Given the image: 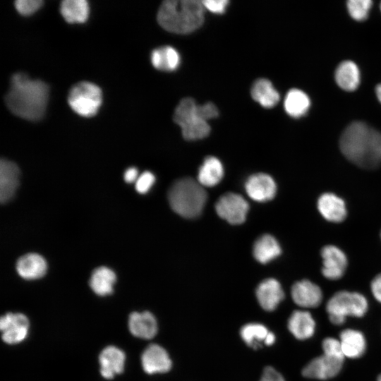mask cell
<instances>
[{"instance_id": "cell-1", "label": "cell", "mask_w": 381, "mask_h": 381, "mask_svg": "<svg viewBox=\"0 0 381 381\" xmlns=\"http://www.w3.org/2000/svg\"><path fill=\"white\" fill-rule=\"evenodd\" d=\"M49 98L48 85L40 80L30 78L23 73H15L5 96V102L15 115L30 121L41 119Z\"/></svg>"}, {"instance_id": "cell-2", "label": "cell", "mask_w": 381, "mask_h": 381, "mask_svg": "<svg viewBox=\"0 0 381 381\" xmlns=\"http://www.w3.org/2000/svg\"><path fill=\"white\" fill-rule=\"evenodd\" d=\"M340 150L351 162L364 169H374L381 164V133L365 123L349 125L339 140Z\"/></svg>"}, {"instance_id": "cell-3", "label": "cell", "mask_w": 381, "mask_h": 381, "mask_svg": "<svg viewBox=\"0 0 381 381\" xmlns=\"http://www.w3.org/2000/svg\"><path fill=\"white\" fill-rule=\"evenodd\" d=\"M205 9L202 1L167 0L159 8L157 20L169 32L189 33L202 24Z\"/></svg>"}, {"instance_id": "cell-4", "label": "cell", "mask_w": 381, "mask_h": 381, "mask_svg": "<svg viewBox=\"0 0 381 381\" xmlns=\"http://www.w3.org/2000/svg\"><path fill=\"white\" fill-rule=\"evenodd\" d=\"M172 210L185 218L199 216L205 205L207 193L203 186L190 177L176 180L168 192Z\"/></svg>"}, {"instance_id": "cell-5", "label": "cell", "mask_w": 381, "mask_h": 381, "mask_svg": "<svg viewBox=\"0 0 381 381\" xmlns=\"http://www.w3.org/2000/svg\"><path fill=\"white\" fill-rule=\"evenodd\" d=\"M368 309V302L361 294L349 291L336 292L327 302L329 320L334 325H341L349 316L361 318Z\"/></svg>"}, {"instance_id": "cell-6", "label": "cell", "mask_w": 381, "mask_h": 381, "mask_svg": "<svg viewBox=\"0 0 381 381\" xmlns=\"http://www.w3.org/2000/svg\"><path fill=\"white\" fill-rule=\"evenodd\" d=\"M197 106L193 99L186 97L180 101L174 111V121L181 128L186 140L203 138L210 131L207 121L198 116Z\"/></svg>"}, {"instance_id": "cell-7", "label": "cell", "mask_w": 381, "mask_h": 381, "mask_svg": "<svg viewBox=\"0 0 381 381\" xmlns=\"http://www.w3.org/2000/svg\"><path fill=\"white\" fill-rule=\"evenodd\" d=\"M102 101L100 88L87 81H82L73 85L68 96V102L71 109L78 114L85 117L96 114Z\"/></svg>"}, {"instance_id": "cell-8", "label": "cell", "mask_w": 381, "mask_h": 381, "mask_svg": "<svg viewBox=\"0 0 381 381\" xmlns=\"http://www.w3.org/2000/svg\"><path fill=\"white\" fill-rule=\"evenodd\" d=\"M215 210L217 214L229 223L239 224L246 220L249 205L241 195L227 193L218 199Z\"/></svg>"}, {"instance_id": "cell-9", "label": "cell", "mask_w": 381, "mask_h": 381, "mask_svg": "<svg viewBox=\"0 0 381 381\" xmlns=\"http://www.w3.org/2000/svg\"><path fill=\"white\" fill-rule=\"evenodd\" d=\"M344 361L322 354L310 361L303 368L302 375L309 379L326 380L337 376Z\"/></svg>"}, {"instance_id": "cell-10", "label": "cell", "mask_w": 381, "mask_h": 381, "mask_svg": "<svg viewBox=\"0 0 381 381\" xmlns=\"http://www.w3.org/2000/svg\"><path fill=\"white\" fill-rule=\"evenodd\" d=\"M0 329L5 343L16 344L23 341L27 337L29 320L22 313H8L1 316Z\"/></svg>"}, {"instance_id": "cell-11", "label": "cell", "mask_w": 381, "mask_h": 381, "mask_svg": "<svg viewBox=\"0 0 381 381\" xmlns=\"http://www.w3.org/2000/svg\"><path fill=\"white\" fill-rule=\"evenodd\" d=\"M291 296L293 301L304 310L318 307L323 298L320 287L308 279L295 282L291 289Z\"/></svg>"}, {"instance_id": "cell-12", "label": "cell", "mask_w": 381, "mask_h": 381, "mask_svg": "<svg viewBox=\"0 0 381 381\" xmlns=\"http://www.w3.org/2000/svg\"><path fill=\"white\" fill-rule=\"evenodd\" d=\"M322 258V273L329 280H337L344 274L347 267L345 253L337 246L328 245L321 250Z\"/></svg>"}, {"instance_id": "cell-13", "label": "cell", "mask_w": 381, "mask_h": 381, "mask_svg": "<svg viewBox=\"0 0 381 381\" xmlns=\"http://www.w3.org/2000/svg\"><path fill=\"white\" fill-rule=\"evenodd\" d=\"M141 363L144 371L150 375L167 373L172 367L168 352L157 344H152L144 350Z\"/></svg>"}, {"instance_id": "cell-14", "label": "cell", "mask_w": 381, "mask_h": 381, "mask_svg": "<svg viewBox=\"0 0 381 381\" xmlns=\"http://www.w3.org/2000/svg\"><path fill=\"white\" fill-rule=\"evenodd\" d=\"M245 188L248 195L258 202L272 200L277 192V186L273 179L262 173L250 176L246 182Z\"/></svg>"}, {"instance_id": "cell-15", "label": "cell", "mask_w": 381, "mask_h": 381, "mask_svg": "<svg viewBox=\"0 0 381 381\" xmlns=\"http://www.w3.org/2000/svg\"><path fill=\"white\" fill-rule=\"evenodd\" d=\"M257 300L266 311H274L284 298V291L275 279L268 278L261 282L256 288Z\"/></svg>"}, {"instance_id": "cell-16", "label": "cell", "mask_w": 381, "mask_h": 381, "mask_svg": "<svg viewBox=\"0 0 381 381\" xmlns=\"http://www.w3.org/2000/svg\"><path fill=\"white\" fill-rule=\"evenodd\" d=\"M20 169L16 164L7 159L0 162V201H10L19 186Z\"/></svg>"}, {"instance_id": "cell-17", "label": "cell", "mask_w": 381, "mask_h": 381, "mask_svg": "<svg viewBox=\"0 0 381 381\" xmlns=\"http://www.w3.org/2000/svg\"><path fill=\"white\" fill-rule=\"evenodd\" d=\"M287 327L298 340L311 338L315 332L316 323L312 314L307 310H296L290 315Z\"/></svg>"}, {"instance_id": "cell-18", "label": "cell", "mask_w": 381, "mask_h": 381, "mask_svg": "<svg viewBox=\"0 0 381 381\" xmlns=\"http://www.w3.org/2000/svg\"><path fill=\"white\" fill-rule=\"evenodd\" d=\"M128 327L133 336L144 339H152L158 330L157 320L149 311L132 313L129 316Z\"/></svg>"}, {"instance_id": "cell-19", "label": "cell", "mask_w": 381, "mask_h": 381, "mask_svg": "<svg viewBox=\"0 0 381 381\" xmlns=\"http://www.w3.org/2000/svg\"><path fill=\"white\" fill-rule=\"evenodd\" d=\"M126 356L123 351L114 346L104 349L99 356L100 373L106 379L113 378L123 371Z\"/></svg>"}, {"instance_id": "cell-20", "label": "cell", "mask_w": 381, "mask_h": 381, "mask_svg": "<svg viewBox=\"0 0 381 381\" xmlns=\"http://www.w3.org/2000/svg\"><path fill=\"white\" fill-rule=\"evenodd\" d=\"M47 264L45 259L37 253H27L17 261L16 270L23 279L33 280L42 277L47 272Z\"/></svg>"}, {"instance_id": "cell-21", "label": "cell", "mask_w": 381, "mask_h": 381, "mask_svg": "<svg viewBox=\"0 0 381 381\" xmlns=\"http://www.w3.org/2000/svg\"><path fill=\"white\" fill-rule=\"evenodd\" d=\"M318 209L325 219L332 222H342L347 214L344 201L331 193H325L320 196Z\"/></svg>"}, {"instance_id": "cell-22", "label": "cell", "mask_w": 381, "mask_h": 381, "mask_svg": "<svg viewBox=\"0 0 381 381\" xmlns=\"http://www.w3.org/2000/svg\"><path fill=\"white\" fill-rule=\"evenodd\" d=\"M339 341L345 358L355 359L365 352L367 342L364 334L354 329H345L340 332Z\"/></svg>"}, {"instance_id": "cell-23", "label": "cell", "mask_w": 381, "mask_h": 381, "mask_svg": "<svg viewBox=\"0 0 381 381\" xmlns=\"http://www.w3.org/2000/svg\"><path fill=\"white\" fill-rule=\"evenodd\" d=\"M116 279V276L112 270L101 266L92 272L90 286L96 294L102 296H107L113 292Z\"/></svg>"}, {"instance_id": "cell-24", "label": "cell", "mask_w": 381, "mask_h": 381, "mask_svg": "<svg viewBox=\"0 0 381 381\" xmlns=\"http://www.w3.org/2000/svg\"><path fill=\"white\" fill-rule=\"evenodd\" d=\"M335 80L341 89L355 90L360 83V72L356 64L351 61L341 62L336 69Z\"/></svg>"}, {"instance_id": "cell-25", "label": "cell", "mask_w": 381, "mask_h": 381, "mask_svg": "<svg viewBox=\"0 0 381 381\" xmlns=\"http://www.w3.org/2000/svg\"><path fill=\"white\" fill-rule=\"evenodd\" d=\"M280 253L281 247L278 241L270 234L262 235L254 243L253 256L260 263H267Z\"/></svg>"}, {"instance_id": "cell-26", "label": "cell", "mask_w": 381, "mask_h": 381, "mask_svg": "<svg viewBox=\"0 0 381 381\" xmlns=\"http://www.w3.org/2000/svg\"><path fill=\"white\" fill-rule=\"evenodd\" d=\"M251 96L254 100L265 108L275 106L279 100V95L272 83L265 78L257 80L252 86Z\"/></svg>"}, {"instance_id": "cell-27", "label": "cell", "mask_w": 381, "mask_h": 381, "mask_svg": "<svg viewBox=\"0 0 381 381\" xmlns=\"http://www.w3.org/2000/svg\"><path fill=\"white\" fill-rule=\"evenodd\" d=\"M223 175L221 162L214 157H208L199 169L198 181L202 186L212 187L221 181Z\"/></svg>"}, {"instance_id": "cell-28", "label": "cell", "mask_w": 381, "mask_h": 381, "mask_svg": "<svg viewBox=\"0 0 381 381\" xmlns=\"http://www.w3.org/2000/svg\"><path fill=\"white\" fill-rule=\"evenodd\" d=\"M152 66L161 71H174L180 64V56L177 51L165 46L154 49L151 54Z\"/></svg>"}, {"instance_id": "cell-29", "label": "cell", "mask_w": 381, "mask_h": 381, "mask_svg": "<svg viewBox=\"0 0 381 381\" xmlns=\"http://www.w3.org/2000/svg\"><path fill=\"white\" fill-rule=\"evenodd\" d=\"M60 11L68 23H83L89 15V5L85 0H64L61 4Z\"/></svg>"}, {"instance_id": "cell-30", "label": "cell", "mask_w": 381, "mask_h": 381, "mask_svg": "<svg viewBox=\"0 0 381 381\" xmlns=\"http://www.w3.org/2000/svg\"><path fill=\"white\" fill-rule=\"evenodd\" d=\"M310 104L308 95L298 89L289 90L284 99V109L286 113L296 118L304 115L308 110Z\"/></svg>"}, {"instance_id": "cell-31", "label": "cell", "mask_w": 381, "mask_h": 381, "mask_svg": "<svg viewBox=\"0 0 381 381\" xmlns=\"http://www.w3.org/2000/svg\"><path fill=\"white\" fill-rule=\"evenodd\" d=\"M270 332L263 325L260 323H248L240 330L242 340L250 347L257 349L265 345Z\"/></svg>"}, {"instance_id": "cell-32", "label": "cell", "mask_w": 381, "mask_h": 381, "mask_svg": "<svg viewBox=\"0 0 381 381\" xmlns=\"http://www.w3.org/2000/svg\"><path fill=\"white\" fill-rule=\"evenodd\" d=\"M371 5L370 0H349L347 2V8L353 19L363 20L367 18Z\"/></svg>"}, {"instance_id": "cell-33", "label": "cell", "mask_w": 381, "mask_h": 381, "mask_svg": "<svg viewBox=\"0 0 381 381\" xmlns=\"http://www.w3.org/2000/svg\"><path fill=\"white\" fill-rule=\"evenodd\" d=\"M322 349L323 354L344 361L345 357L339 339L330 337L325 338L322 342Z\"/></svg>"}, {"instance_id": "cell-34", "label": "cell", "mask_w": 381, "mask_h": 381, "mask_svg": "<svg viewBox=\"0 0 381 381\" xmlns=\"http://www.w3.org/2000/svg\"><path fill=\"white\" fill-rule=\"evenodd\" d=\"M42 4L41 0H18L15 2V7L20 14L28 16L37 11Z\"/></svg>"}, {"instance_id": "cell-35", "label": "cell", "mask_w": 381, "mask_h": 381, "mask_svg": "<svg viewBox=\"0 0 381 381\" xmlns=\"http://www.w3.org/2000/svg\"><path fill=\"white\" fill-rule=\"evenodd\" d=\"M155 181V177L150 171H144L135 181V189L141 194L146 193L151 188Z\"/></svg>"}, {"instance_id": "cell-36", "label": "cell", "mask_w": 381, "mask_h": 381, "mask_svg": "<svg viewBox=\"0 0 381 381\" xmlns=\"http://www.w3.org/2000/svg\"><path fill=\"white\" fill-rule=\"evenodd\" d=\"M197 114L200 118L207 121L217 117L219 112L217 107L213 103L207 102L197 106Z\"/></svg>"}, {"instance_id": "cell-37", "label": "cell", "mask_w": 381, "mask_h": 381, "mask_svg": "<svg viewBox=\"0 0 381 381\" xmlns=\"http://www.w3.org/2000/svg\"><path fill=\"white\" fill-rule=\"evenodd\" d=\"M205 8L215 13H222L225 11L228 1L226 0H205L202 1Z\"/></svg>"}, {"instance_id": "cell-38", "label": "cell", "mask_w": 381, "mask_h": 381, "mask_svg": "<svg viewBox=\"0 0 381 381\" xmlns=\"http://www.w3.org/2000/svg\"><path fill=\"white\" fill-rule=\"evenodd\" d=\"M260 381H286L283 375L272 366L264 368Z\"/></svg>"}, {"instance_id": "cell-39", "label": "cell", "mask_w": 381, "mask_h": 381, "mask_svg": "<svg viewBox=\"0 0 381 381\" xmlns=\"http://www.w3.org/2000/svg\"><path fill=\"white\" fill-rule=\"evenodd\" d=\"M370 289L375 299L381 303V274H377L371 282Z\"/></svg>"}, {"instance_id": "cell-40", "label": "cell", "mask_w": 381, "mask_h": 381, "mask_svg": "<svg viewBox=\"0 0 381 381\" xmlns=\"http://www.w3.org/2000/svg\"><path fill=\"white\" fill-rule=\"evenodd\" d=\"M138 176V169L135 167L127 169L124 173V180L127 183L135 182Z\"/></svg>"}, {"instance_id": "cell-41", "label": "cell", "mask_w": 381, "mask_h": 381, "mask_svg": "<svg viewBox=\"0 0 381 381\" xmlns=\"http://www.w3.org/2000/svg\"><path fill=\"white\" fill-rule=\"evenodd\" d=\"M276 340V337L273 332H270L265 342L266 346L272 345Z\"/></svg>"}, {"instance_id": "cell-42", "label": "cell", "mask_w": 381, "mask_h": 381, "mask_svg": "<svg viewBox=\"0 0 381 381\" xmlns=\"http://www.w3.org/2000/svg\"><path fill=\"white\" fill-rule=\"evenodd\" d=\"M376 95L377 99L381 102V83L378 84L375 88Z\"/></svg>"}, {"instance_id": "cell-43", "label": "cell", "mask_w": 381, "mask_h": 381, "mask_svg": "<svg viewBox=\"0 0 381 381\" xmlns=\"http://www.w3.org/2000/svg\"><path fill=\"white\" fill-rule=\"evenodd\" d=\"M377 381H381V374L377 377Z\"/></svg>"}, {"instance_id": "cell-44", "label": "cell", "mask_w": 381, "mask_h": 381, "mask_svg": "<svg viewBox=\"0 0 381 381\" xmlns=\"http://www.w3.org/2000/svg\"><path fill=\"white\" fill-rule=\"evenodd\" d=\"M380 8H381V4H380Z\"/></svg>"}]
</instances>
